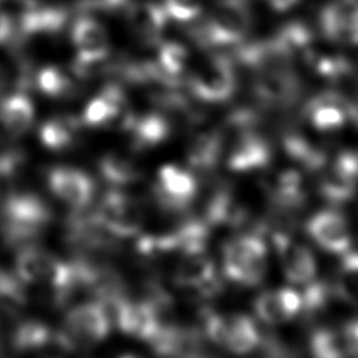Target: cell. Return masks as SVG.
<instances>
[{"label":"cell","instance_id":"6da1fadb","mask_svg":"<svg viewBox=\"0 0 358 358\" xmlns=\"http://www.w3.org/2000/svg\"><path fill=\"white\" fill-rule=\"evenodd\" d=\"M53 221L50 204L31 190H13L0 203V238L8 248L35 243Z\"/></svg>","mask_w":358,"mask_h":358},{"label":"cell","instance_id":"7a4b0ae2","mask_svg":"<svg viewBox=\"0 0 358 358\" xmlns=\"http://www.w3.org/2000/svg\"><path fill=\"white\" fill-rule=\"evenodd\" d=\"M112 317L108 308L94 299L71 306L62 324L55 329V347L76 352L102 343L112 330Z\"/></svg>","mask_w":358,"mask_h":358},{"label":"cell","instance_id":"3957f363","mask_svg":"<svg viewBox=\"0 0 358 358\" xmlns=\"http://www.w3.org/2000/svg\"><path fill=\"white\" fill-rule=\"evenodd\" d=\"M225 277L245 287L260 284L267 273V248L259 232L238 235L222 246Z\"/></svg>","mask_w":358,"mask_h":358},{"label":"cell","instance_id":"277c9868","mask_svg":"<svg viewBox=\"0 0 358 358\" xmlns=\"http://www.w3.org/2000/svg\"><path fill=\"white\" fill-rule=\"evenodd\" d=\"M63 239L77 256L95 259L119 250V239L101 225L90 207L70 210L63 224Z\"/></svg>","mask_w":358,"mask_h":358},{"label":"cell","instance_id":"5b68a950","mask_svg":"<svg viewBox=\"0 0 358 358\" xmlns=\"http://www.w3.org/2000/svg\"><path fill=\"white\" fill-rule=\"evenodd\" d=\"M250 28V14L243 0H222L214 13L192 31L204 46H222L241 42Z\"/></svg>","mask_w":358,"mask_h":358},{"label":"cell","instance_id":"8992f818","mask_svg":"<svg viewBox=\"0 0 358 358\" xmlns=\"http://www.w3.org/2000/svg\"><path fill=\"white\" fill-rule=\"evenodd\" d=\"M94 213L101 225L117 239L138 236L143 229L144 210L141 203L123 189L112 187L105 192Z\"/></svg>","mask_w":358,"mask_h":358},{"label":"cell","instance_id":"52a82bcc","mask_svg":"<svg viewBox=\"0 0 358 358\" xmlns=\"http://www.w3.org/2000/svg\"><path fill=\"white\" fill-rule=\"evenodd\" d=\"M197 190V179L189 168L166 164L157 172L151 196L162 213L183 214L194 201Z\"/></svg>","mask_w":358,"mask_h":358},{"label":"cell","instance_id":"ba28073f","mask_svg":"<svg viewBox=\"0 0 358 358\" xmlns=\"http://www.w3.org/2000/svg\"><path fill=\"white\" fill-rule=\"evenodd\" d=\"M71 42L76 50V73L83 77L94 74V69L103 63L110 53L106 28L91 17H80L71 28Z\"/></svg>","mask_w":358,"mask_h":358},{"label":"cell","instance_id":"9c48e42d","mask_svg":"<svg viewBox=\"0 0 358 358\" xmlns=\"http://www.w3.org/2000/svg\"><path fill=\"white\" fill-rule=\"evenodd\" d=\"M193 95L206 102H222L235 91V73L228 57L215 55L208 57L189 77Z\"/></svg>","mask_w":358,"mask_h":358},{"label":"cell","instance_id":"30bf717a","mask_svg":"<svg viewBox=\"0 0 358 358\" xmlns=\"http://www.w3.org/2000/svg\"><path fill=\"white\" fill-rule=\"evenodd\" d=\"M172 281L178 288L199 298H213L222 288L215 264L206 252L179 256L172 273Z\"/></svg>","mask_w":358,"mask_h":358},{"label":"cell","instance_id":"8fae6325","mask_svg":"<svg viewBox=\"0 0 358 358\" xmlns=\"http://www.w3.org/2000/svg\"><path fill=\"white\" fill-rule=\"evenodd\" d=\"M45 179L50 193L70 210L87 208L95 197V180L80 168L56 165L48 169Z\"/></svg>","mask_w":358,"mask_h":358},{"label":"cell","instance_id":"7c38bea8","mask_svg":"<svg viewBox=\"0 0 358 358\" xmlns=\"http://www.w3.org/2000/svg\"><path fill=\"white\" fill-rule=\"evenodd\" d=\"M253 91L267 106L284 108L294 103L299 96L301 81L291 64L271 66L256 70Z\"/></svg>","mask_w":358,"mask_h":358},{"label":"cell","instance_id":"4fadbf2b","mask_svg":"<svg viewBox=\"0 0 358 358\" xmlns=\"http://www.w3.org/2000/svg\"><path fill=\"white\" fill-rule=\"evenodd\" d=\"M122 130L129 136L130 145L134 151H148L164 144L172 127L168 117L161 112L126 113L120 122Z\"/></svg>","mask_w":358,"mask_h":358},{"label":"cell","instance_id":"5bb4252c","mask_svg":"<svg viewBox=\"0 0 358 358\" xmlns=\"http://www.w3.org/2000/svg\"><path fill=\"white\" fill-rule=\"evenodd\" d=\"M273 245L285 278L292 284L306 285L315 280L317 263L310 249L287 234H273Z\"/></svg>","mask_w":358,"mask_h":358},{"label":"cell","instance_id":"9a60e30c","mask_svg":"<svg viewBox=\"0 0 358 358\" xmlns=\"http://www.w3.org/2000/svg\"><path fill=\"white\" fill-rule=\"evenodd\" d=\"M308 235L329 253L345 255L351 248V229L347 218L334 210H320L306 222Z\"/></svg>","mask_w":358,"mask_h":358},{"label":"cell","instance_id":"2e32d148","mask_svg":"<svg viewBox=\"0 0 358 358\" xmlns=\"http://www.w3.org/2000/svg\"><path fill=\"white\" fill-rule=\"evenodd\" d=\"M358 189V154L352 151L340 152L333 165L322 176L319 190L320 194L334 203H345L351 200Z\"/></svg>","mask_w":358,"mask_h":358},{"label":"cell","instance_id":"e0dca14e","mask_svg":"<svg viewBox=\"0 0 358 358\" xmlns=\"http://www.w3.org/2000/svg\"><path fill=\"white\" fill-rule=\"evenodd\" d=\"M62 259L36 243L24 245L17 249L13 270L28 285H45L50 288Z\"/></svg>","mask_w":358,"mask_h":358},{"label":"cell","instance_id":"ac0fdd59","mask_svg":"<svg viewBox=\"0 0 358 358\" xmlns=\"http://www.w3.org/2000/svg\"><path fill=\"white\" fill-rule=\"evenodd\" d=\"M271 148L264 137L250 129H239L227 155V165L235 172H250L268 165Z\"/></svg>","mask_w":358,"mask_h":358},{"label":"cell","instance_id":"d6986e66","mask_svg":"<svg viewBox=\"0 0 358 358\" xmlns=\"http://www.w3.org/2000/svg\"><path fill=\"white\" fill-rule=\"evenodd\" d=\"M126 95L119 85L108 84L85 105L81 122L90 127H106L126 116Z\"/></svg>","mask_w":358,"mask_h":358},{"label":"cell","instance_id":"ffe728a7","mask_svg":"<svg viewBox=\"0 0 358 358\" xmlns=\"http://www.w3.org/2000/svg\"><path fill=\"white\" fill-rule=\"evenodd\" d=\"M124 11L130 31L140 42L155 43L161 39L169 20L162 4L150 0L134 1L129 3Z\"/></svg>","mask_w":358,"mask_h":358},{"label":"cell","instance_id":"44dd1931","mask_svg":"<svg viewBox=\"0 0 358 358\" xmlns=\"http://www.w3.org/2000/svg\"><path fill=\"white\" fill-rule=\"evenodd\" d=\"M67 14L62 7L42 6L36 0H21L18 31L24 36L52 35L63 29Z\"/></svg>","mask_w":358,"mask_h":358},{"label":"cell","instance_id":"7402d4cb","mask_svg":"<svg viewBox=\"0 0 358 358\" xmlns=\"http://www.w3.org/2000/svg\"><path fill=\"white\" fill-rule=\"evenodd\" d=\"M34 119V102L24 92H14L0 99V140L20 138L31 129Z\"/></svg>","mask_w":358,"mask_h":358},{"label":"cell","instance_id":"603a6c76","mask_svg":"<svg viewBox=\"0 0 358 358\" xmlns=\"http://www.w3.org/2000/svg\"><path fill=\"white\" fill-rule=\"evenodd\" d=\"M305 113L319 131H334L345 124L348 101L336 92H323L308 102Z\"/></svg>","mask_w":358,"mask_h":358},{"label":"cell","instance_id":"cb8c5ba5","mask_svg":"<svg viewBox=\"0 0 358 358\" xmlns=\"http://www.w3.org/2000/svg\"><path fill=\"white\" fill-rule=\"evenodd\" d=\"M98 176L115 189H123L140 182L144 176L143 166L129 154L109 151L96 162Z\"/></svg>","mask_w":358,"mask_h":358},{"label":"cell","instance_id":"d4e9b609","mask_svg":"<svg viewBox=\"0 0 358 358\" xmlns=\"http://www.w3.org/2000/svg\"><path fill=\"white\" fill-rule=\"evenodd\" d=\"M83 122L70 113H60L46 119L38 131L41 144L53 152H62L71 148L81 133Z\"/></svg>","mask_w":358,"mask_h":358},{"label":"cell","instance_id":"484cf974","mask_svg":"<svg viewBox=\"0 0 358 358\" xmlns=\"http://www.w3.org/2000/svg\"><path fill=\"white\" fill-rule=\"evenodd\" d=\"M8 343L10 347L20 354L41 351L55 345V329L36 317L22 319L11 329Z\"/></svg>","mask_w":358,"mask_h":358},{"label":"cell","instance_id":"4316f807","mask_svg":"<svg viewBox=\"0 0 358 358\" xmlns=\"http://www.w3.org/2000/svg\"><path fill=\"white\" fill-rule=\"evenodd\" d=\"M224 150L220 131H204L192 138L186 148V168L193 173H207L217 168Z\"/></svg>","mask_w":358,"mask_h":358},{"label":"cell","instance_id":"83f0119b","mask_svg":"<svg viewBox=\"0 0 358 358\" xmlns=\"http://www.w3.org/2000/svg\"><path fill=\"white\" fill-rule=\"evenodd\" d=\"M262 341L260 331L255 320L243 313L225 316V330L222 347L234 354H248Z\"/></svg>","mask_w":358,"mask_h":358},{"label":"cell","instance_id":"f1b7e54d","mask_svg":"<svg viewBox=\"0 0 358 358\" xmlns=\"http://www.w3.org/2000/svg\"><path fill=\"white\" fill-rule=\"evenodd\" d=\"M268 196L277 210L292 211L301 208L306 201V190L301 173L287 169L275 175L268 186Z\"/></svg>","mask_w":358,"mask_h":358},{"label":"cell","instance_id":"f546056e","mask_svg":"<svg viewBox=\"0 0 358 358\" xmlns=\"http://www.w3.org/2000/svg\"><path fill=\"white\" fill-rule=\"evenodd\" d=\"M358 0H333L320 13V27L324 36L333 42L348 41L350 25Z\"/></svg>","mask_w":358,"mask_h":358},{"label":"cell","instance_id":"4dcf8cb0","mask_svg":"<svg viewBox=\"0 0 358 358\" xmlns=\"http://www.w3.org/2000/svg\"><path fill=\"white\" fill-rule=\"evenodd\" d=\"M28 301L27 285L14 270L0 266V312L14 316L27 306Z\"/></svg>","mask_w":358,"mask_h":358},{"label":"cell","instance_id":"1f68e13d","mask_svg":"<svg viewBox=\"0 0 358 358\" xmlns=\"http://www.w3.org/2000/svg\"><path fill=\"white\" fill-rule=\"evenodd\" d=\"M282 145L289 158L308 171H319L326 164V154L298 133H288L282 138Z\"/></svg>","mask_w":358,"mask_h":358},{"label":"cell","instance_id":"d6a6232c","mask_svg":"<svg viewBox=\"0 0 358 358\" xmlns=\"http://www.w3.org/2000/svg\"><path fill=\"white\" fill-rule=\"evenodd\" d=\"M36 87L38 90L55 99L69 98L74 95L77 85L74 81V76L69 74L59 66H45L36 74Z\"/></svg>","mask_w":358,"mask_h":358},{"label":"cell","instance_id":"836d02e7","mask_svg":"<svg viewBox=\"0 0 358 358\" xmlns=\"http://www.w3.org/2000/svg\"><path fill=\"white\" fill-rule=\"evenodd\" d=\"M333 288L338 299L358 305V252L343 255Z\"/></svg>","mask_w":358,"mask_h":358},{"label":"cell","instance_id":"e575fe53","mask_svg":"<svg viewBox=\"0 0 358 358\" xmlns=\"http://www.w3.org/2000/svg\"><path fill=\"white\" fill-rule=\"evenodd\" d=\"M190 62V52L186 45L175 41H166L159 45L157 63L169 77L178 80L185 74Z\"/></svg>","mask_w":358,"mask_h":358},{"label":"cell","instance_id":"d590c367","mask_svg":"<svg viewBox=\"0 0 358 358\" xmlns=\"http://www.w3.org/2000/svg\"><path fill=\"white\" fill-rule=\"evenodd\" d=\"M310 352L313 358L350 357L343 331H336L331 329H320L313 333V336L310 337Z\"/></svg>","mask_w":358,"mask_h":358},{"label":"cell","instance_id":"8d00e7d4","mask_svg":"<svg viewBox=\"0 0 358 358\" xmlns=\"http://www.w3.org/2000/svg\"><path fill=\"white\" fill-rule=\"evenodd\" d=\"M305 59L319 76L333 80L345 76L351 69L350 62L341 55L305 50Z\"/></svg>","mask_w":358,"mask_h":358},{"label":"cell","instance_id":"74e56055","mask_svg":"<svg viewBox=\"0 0 358 358\" xmlns=\"http://www.w3.org/2000/svg\"><path fill=\"white\" fill-rule=\"evenodd\" d=\"M253 309L256 316L266 324H280L288 320L281 308L275 289H268L259 294L253 302Z\"/></svg>","mask_w":358,"mask_h":358},{"label":"cell","instance_id":"f35d334b","mask_svg":"<svg viewBox=\"0 0 358 358\" xmlns=\"http://www.w3.org/2000/svg\"><path fill=\"white\" fill-rule=\"evenodd\" d=\"M27 152L17 147H6L0 150V180H15L27 168Z\"/></svg>","mask_w":358,"mask_h":358},{"label":"cell","instance_id":"ab89813d","mask_svg":"<svg viewBox=\"0 0 358 358\" xmlns=\"http://www.w3.org/2000/svg\"><path fill=\"white\" fill-rule=\"evenodd\" d=\"M162 7L168 18L189 22L200 17L201 14V0H164Z\"/></svg>","mask_w":358,"mask_h":358},{"label":"cell","instance_id":"60d3db41","mask_svg":"<svg viewBox=\"0 0 358 358\" xmlns=\"http://www.w3.org/2000/svg\"><path fill=\"white\" fill-rule=\"evenodd\" d=\"M275 291H277V296L280 299L281 308L288 320H291L292 317H295L296 315H299L302 312V294L301 292H298L296 289L289 288V287H282Z\"/></svg>","mask_w":358,"mask_h":358},{"label":"cell","instance_id":"b9f144b4","mask_svg":"<svg viewBox=\"0 0 358 358\" xmlns=\"http://www.w3.org/2000/svg\"><path fill=\"white\" fill-rule=\"evenodd\" d=\"M351 358H358V319H352L341 329Z\"/></svg>","mask_w":358,"mask_h":358},{"label":"cell","instance_id":"7bdbcfd3","mask_svg":"<svg viewBox=\"0 0 358 358\" xmlns=\"http://www.w3.org/2000/svg\"><path fill=\"white\" fill-rule=\"evenodd\" d=\"M14 31H15L14 21L7 14V11L0 8V45L8 42L10 38L13 36Z\"/></svg>","mask_w":358,"mask_h":358},{"label":"cell","instance_id":"ee69618b","mask_svg":"<svg viewBox=\"0 0 358 358\" xmlns=\"http://www.w3.org/2000/svg\"><path fill=\"white\" fill-rule=\"evenodd\" d=\"M347 43L351 45H358V4L354 10L351 25H350V32H348V41Z\"/></svg>","mask_w":358,"mask_h":358},{"label":"cell","instance_id":"f6af8a7d","mask_svg":"<svg viewBox=\"0 0 358 358\" xmlns=\"http://www.w3.org/2000/svg\"><path fill=\"white\" fill-rule=\"evenodd\" d=\"M267 1L275 11H285L292 6H295L299 0H267Z\"/></svg>","mask_w":358,"mask_h":358},{"label":"cell","instance_id":"bcb514c9","mask_svg":"<svg viewBox=\"0 0 358 358\" xmlns=\"http://www.w3.org/2000/svg\"><path fill=\"white\" fill-rule=\"evenodd\" d=\"M190 358H210V357L204 355L203 351H201V352H199V354H196V355H193V357H190Z\"/></svg>","mask_w":358,"mask_h":358},{"label":"cell","instance_id":"7dc6e473","mask_svg":"<svg viewBox=\"0 0 358 358\" xmlns=\"http://www.w3.org/2000/svg\"><path fill=\"white\" fill-rule=\"evenodd\" d=\"M119 358H140L137 355H133V354H124V355H120Z\"/></svg>","mask_w":358,"mask_h":358},{"label":"cell","instance_id":"c3c4849f","mask_svg":"<svg viewBox=\"0 0 358 358\" xmlns=\"http://www.w3.org/2000/svg\"><path fill=\"white\" fill-rule=\"evenodd\" d=\"M3 85H4V77H3V73L0 71V91L3 90Z\"/></svg>","mask_w":358,"mask_h":358},{"label":"cell","instance_id":"681fc988","mask_svg":"<svg viewBox=\"0 0 358 358\" xmlns=\"http://www.w3.org/2000/svg\"><path fill=\"white\" fill-rule=\"evenodd\" d=\"M1 348H3V338H1V331H0V352H1Z\"/></svg>","mask_w":358,"mask_h":358},{"label":"cell","instance_id":"f907efd6","mask_svg":"<svg viewBox=\"0 0 358 358\" xmlns=\"http://www.w3.org/2000/svg\"><path fill=\"white\" fill-rule=\"evenodd\" d=\"M43 358H50V357H43Z\"/></svg>","mask_w":358,"mask_h":358},{"label":"cell","instance_id":"816d5d0a","mask_svg":"<svg viewBox=\"0 0 358 358\" xmlns=\"http://www.w3.org/2000/svg\"><path fill=\"white\" fill-rule=\"evenodd\" d=\"M347 358H350V357H347Z\"/></svg>","mask_w":358,"mask_h":358}]
</instances>
